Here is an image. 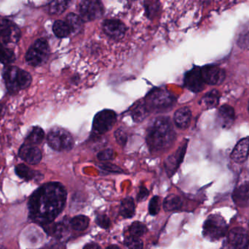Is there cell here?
<instances>
[{
	"instance_id": "obj_11",
	"label": "cell",
	"mask_w": 249,
	"mask_h": 249,
	"mask_svg": "<svg viewBox=\"0 0 249 249\" xmlns=\"http://www.w3.org/2000/svg\"><path fill=\"white\" fill-rule=\"evenodd\" d=\"M231 249H249V230L241 227L231 230L228 235Z\"/></svg>"
},
{
	"instance_id": "obj_38",
	"label": "cell",
	"mask_w": 249,
	"mask_h": 249,
	"mask_svg": "<svg viewBox=\"0 0 249 249\" xmlns=\"http://www.w3.org/2000/svg\"><path fill=\"white\" fill-rule=\"evenodd\" d=\"M95 222H96V225L102 228V229H109L111 226L110 219L105 214H98Z\"/></svg>"
},
{
	"instance_id": "obj_40",
	"label": "cell",
	"mask_w": 249,
	"mask_h": 249,
	"mask_svg": "<svg viewBox=\"0 0 249 249\" xmlns=\"http://www.w3.org/2000/svg\"><path fill=\"white\" fill-rule=\"evenodd\" d=\"M100 168L103 169L104 171H107V172H115V173H122V172H124V171L121 168H120L119 167L112 165L111 163L102 164Z\"/></svg>"
},
{
	"instance_id": "obj_39",
	"label": "cell",
	"mask_w": 249,
	"mask_h": 249,
	"mask_svg": "<svg viewBox=\"0 0 249 249\" xmlns=\"http://www.w3.org/2000/svg\"><path fill=\"white\" fill-rule=\"evenodd\" d=\"M97 157L101 161L111 160L115 157V152L112 149H105L98 153Z\"/></svg>"
},
{
	"instance_id": "obj_7",
	"label": "cell",
	"mask_w": 249,
	"mask_h": 249,
	"mask_svg": "<svg viewBox=\"0 0 249 249\" xmlns=\"http://www.w3.org/2000/svg\"><path fill=\"white\" fill-rule=\"evenodd\" d=\"M49 54L48 41L43 38L38 39L28 50L26 54V62L33 67L41 65L48 60Z\"/></svg>"
},
{
	"instance_id": "obj_31",
	"label": "cell",
	"mask_w": 249,
	"mask_h": 249,
	"mask_svg": "<svg viewBox=\"0 0 249 249\" xmlns=\"http://www.w3.org/2000/svg\"><path fill=\"white\" fill-rule=\"evenodd\" d=\"M16 61V55L11 48L0 46V62L10 64Z\"/></svg>"
},
{
	"instance_id": "obj_4",
	"label": "cell",
	"mask_w": 249,
	"mask_h": 249,
	"mask_svg": "<svg viewBox=\"0 0 249 249\" xmlns=\"http://www.w3.org/2000/svg\"><path fill=\"white\" fill-rule=\"evenodd\" d=\"M3 78L6 87L10 93H16L26 89L32 81L31 75L15 66H7L3 71Z\"/></svg>"
},
{
	"instance_id": "obj_42",
	"label": "cell",
	"mask_w": 249,
	"mask_h": 249,
	"mask_svg": "<svg viewBox=\"0 0 249 249\" xmlns=\"http://www.w3.org/2000/svg\"><path fill=\"white\" fill-rule=\"evenodd\" d=\"M149 191H148L146 187H142L139 188V192L137 194V201L139 202H143L147 198L148 196H149Z\"/></svg>"
},
{
	"instance_id": "obj_36",
	"label": "cell",
	"mask_w": 249,
	"mask_h": 249,
	"mask_svg": "<svg viewBox=\"0 0 249 249\" xmlns=\"http://www.w3.org/2000/svg\"><path fill=\"white\" fill-rule=\"evenodd\" d=\"M124 246L127 249H143V244L140 238L129 236L124 241Z\"/></svg>"
},
{
	"instance_id": "obj_16",
	"label": "cell",
	"mask_w": 249,
	"mask_h": 249,
	"mask_svg": "<svg viewBox=\"0 0 249 249\" xmlns=\"http://www.w3.org/2000/svg\"><path fill=\"white\" fill-rule=\"evenodd\" d=\"M19 156L29 165H37L42 158V152L37 147L26 143L20 147Z\"/></svg>"
},
{
	"instance_id": "obj_2",
	"label": "cell",
	"mask_w": 249,
	"mask_h": 249,
	"mask_svg": "<svg viewBox=\"0 0 249 249\" xmlns=\"http://www.w3.org/2000/svg\"><path fill=\"white\" fill-rule=\"evenodd\" d=\"M176 139L175 131L169 118L159 117L149 126L146 143L151 152H162L169 149Z\"/></svg>"
},
{
	"instance_id": "obj_21",
	"label": "cell",
	"mask_w": 249,
	"mask_h": 249,
	"mask_svg": "<svg viewBox=\"0 0 249 249\" xmlns=\"http://www.w3.org/2000/svg\"><path fill=\"white\" fill-rule=\"evenodd\" d=\"M16 172L18 176L26 181H40L43 175L37 171H33L26 165L20 164L16 167Z\"/></svg>"
},
{
	"instance_id": "obj_1",
	"label": "cell",
	"mask_w": 249,
	"mask_h": 249,
	"mask_svg": "<svg viewBox=\"0 0 249 249\" xmlns=\"http://www.w3.org/2000/svg\"><path fill=\"white\" fill-rule=\"evenodd\" d=\"M67 197V190L60 183L44 184L29 199V218L39 225H50L64 210Z\"/></svg>"
},
{
	"instance_id": "obj_24",
	"label": "cell",
	"mask_w": 249,
	"mask_h": 249,
	"mask_svg": "<svg viewBox=\"0 0 249 249\" xmlns=\"http://www.w3.org/2000/svg\"><path fill=\"white\" fill-rule=\"evenodd\" d=\"M45 137V133L43 130L39 127H35L30 130L26 139V144L35 145L40 144Z\"/></svg>"
},
{
	"instance_id": "obj_29",
	"label": "cell",
	"mask_w": 249,
	"mask_h": 249,
	"mask_svg": "<svg viewBox=\"0 0 249 249\" xmlns=\"http://www.w3.org/2000/svg\"><path fill=\"white\" fill-rule=\"evenodd\" d=\"M90 219L87 216L80 215L70 221V226L75 231H84L89 228Z\"/></svg>"
},
{
	"instance_id": "obj_25",
	"label": "cell",
	"mask_w": 249,
	"mask_h": 249,
	"mask_svg": "<svg viewBox=\"0 0 249 249\" xmlns=\"http://www.w3.org/2000/svg\"><path fill=\"white\" fill-rule=\"evenodd\" d=\"M66 22L70 26L71 33H79L83 29V26H84V22L82 18L75 13H70L67 16Z\"/></svg>"
},
{
	"instance_id": "obj_18",
	"label": "cell",
	"mask_w": 249,
	"mask_h": 249,
	"mask_svg": "<svg viewBox=\"0 0 249 249\" xmlns=\"http://www.w3.org/2000/svg\"><path fill=\"white\" fill-rule=\"evenodd\" d=\"M218 122L221 127L228 129L232 127L235 121V114L234 108L231 105H224L218 111Z\"/></svg>"
},
{
	"instance_id": "obj_27",
	"label": "cell",
	"mask_w": 249,
	"mask_h": 249,
	"mask_svg": "<svg viewBox=\"0 0 249 249\" xmlns=\"http://www.w3.org/2000/svg\"><path fill=\"white\" fill-rule=\"evenodd\" d=\"M220 99V93L217 90H212L208 92L202 98V104L209 109L217 106Z\"/></svg>"
},
{
	"instance_id": "obj_33",
	"label": "cell",
	"mask_w": 249,
	"mask_h": 249,
	"mask_svg": "<svg viewBox=\"0 0 249 249\" xmlns=\"http://www.w3.org/2000/svg\"><path fill=\"white\" fill-rule=\"evenodd\" d=\"M145 8L149 19H154L159 14L160 10V3L158 1H145Z\"/></svg>"
},
{
	"instance_id": "obj_44",
	"label": "cell",
	"mask_w": 249,
	"mask_h": 249,
	"mask_svg": "<svg viewBox=\"0 0 249 249\" xmlns=\"http://www.w3.org/2000/svg\"><path fill=\"white\" fill-rule=\"evenodd\" d=\"M83 249H102L101 247H99L98 244H93V243H91V244H87V245L85 246L84 248Z\"/></svg>"
},
{
	"instance_id": "obj_23",
	"label": "cell",
	"mask_w": 249,
	"mask_h": 249,
	"mask_svg": "<svg viewBox=\"0 0 249 249\" xmlns=\"http://www.w3.org/2000/svg\"><path fill=\"white\" fill-rule=\"evenodd\" d=\"M45 230L49 235H52L57 239L64 238L67 232V226L64 222H58L53 225H45Z\"/></svg>"
},
{
	"instance_id": "obj_17",
	"label": "cell",
	"mask_w": 249,
	"mask_h": 249,
	"mask_svg": "<svg viewBox=\"0 0 249 249\" xmlns=\"http://www.w3.org/2000/svg\"><path fill=\"white\" fill-rule=\"evenodd\" d=\"M249 155V137L241 139L235 147L234 148L231 159L236 163L241 164L245 162Z\"/></svg>"
},
{
	"instance_id": "obj_8",
	"label": "cell",
	"mask_w": 249,
	"mask_h": 249,
	"mask_svg": "<svg viewBox=\"0 0 249 249\" xmlns=\"http://www.w3.org/2000/svg\"><path fill=\"white\" fill-rule=\"evenodd\" d=\"M20 38L18 26L8 19H0V46L11 48Z\"/></svg>"
},
{
	"instance_id": "obj_3",
	"label": "cell",
	"mask_w": 249,
	"mask_h": 249,
	"mask_svg": "<svg viewBox=\"0 0 249 249\" xmlns=\"http://www.w3.org/2000/svg\"><path fill=\"white\" fill-rule=\"evenodd\" d=\"M176 102L177 99L171 92L163 88H158L148 94L144 104L149 112L161 113L172 108Z\"/></svg>"
},
{
	"instance_id": "obj_10",
	"label": "cell",
	"mask_w": 249,
	"mask_h": 249,
	"mask_svg": "<svg viewBox=\"0 0 249 249\" xmlns=\"http://www.w3.org/2000/svg\"><path fill=\"white\" fill-rule=\"evenodd\" d=\"M80 13L83 20L91 21L96 20L103 15V4L96 0H85L80 3Z\"/></svg>"
},
{
	"instance_id": "obj_19",
	"label": "cell",
	"mask_w": 249,
	"mask_h": 249,
	"mask_svg": "<svg viewBox=\"0 0 249 249\" xmlns=\"http://www.w3.org/2000/svg\"><path fill=\"white\" fill-rule=\"evenodd\" d=\"M232 199L235 204L240 207L249 206V181L243 183L235 189Z\"/></svg>"
},
{
	"instance_id": "obj_6",
	"label": "cell",
	"mask_w": 249,
	"mask_h": 249,
	"mask_svg": "<svg viewBox=\"0 0 249 249\" xmlns=\"http://www.w3.org/2000/svg\"><path fill=\"white\" fill-rule=\"evenodd\" d=\"M48 145L57 152L71 150L74 146L71 134L64 129L55 127L52 129L47 136Z\"/></svg>"
},
{
	"instance_id": "obj_46",
	"label": "cell",
	"mask_w": 249,
	"mask_h": 249,
	"mask_svg": "<svg viewBox=\"0 0 249 249\" xmlns=\"http://www.w3.org/2000/svg\"><path fill=\"white\" fill-rule=\"evenodd\" d=\"M0 249H7L5 247H3V246L0 245Z\"/></svg>"
},
{
	"instance_id": "obj_13",
	"label": "cell",
	"mask_w": 249,
	"mask_h": 249,
	"mask_svg": "<svg viewBox=\"0 0 249 249\" xmlns=\"http://www.w3.org/2000/svg\"><path fill=\"white\" fill-rule=\"evenodd\" d=\"M184 86L194 93L202 92L204 89L205 82L202 77L200 67H196L186 73L184 77Z\"/></svg>"
},
{
	"instance_id": "obj_35",
	"label": "cell",
	"mask_w": 249,
	"mask_h": 249,
	"mask_svg": "<svg viewBox=\"0 0 249 249\" xmlns=\"http://www.w3.org/2000/svg\"><path fill=\"white\" fill-rule=\"evenodd\" d=\"M148 113H149V111H148L145 104H140V105L136 106V108L133 109V112H132V116H133V120L135 121L139 122V121H142L146 118Z\"/></svg>"
},
{
	"instance_id": "obj_14",
	"label": "cell",
	"mask_w": 249,
	"mask_h": 249,
	"mask_svg": "<svg viewBox=\"0 0 249 249\" xmlns=\"http://www.w3.org/2000/svg\"><path fill=\"white\" fill-rule=\"evenodd\" d=\"M187 142L180 146L174 153L168 156L165 161V169L168 177H172L179 168L184 160L187 151Z\"/></svg>"
},
{
	"instance_id": "obj_5",
	"label": "cell",
	"mask_w": 249,
	"mask_h": 249,
	"mask_svg": "<svg viewBox=\"0 0 249 249\" xmlns=\"http://www.w3.org/2000/svg\"><path fill=\"white\" fill-rule=\"evenodd\" d=\"M228 228L226 221L220 214H212L203 224V235L209 241H217L227 235Z\"/></svg>"
},
{
	"instance_id": "obj_30",
	"label": "cell",
	"mask_w": 249,
	"mask_h": 249,
	"mask_svg": "<svg viewBox=\"0 0 249 249\" xmlns=\"http://www.w3.org/2000/svg\"><path fill=\"white\" fill-rule=\"evenodd\" d=\"M237 44L244 50H249V21L241 28L238 34Z\"/></svg>"
},
{
	"instance_id": "obj_41",
	"label": "cell",
	"mask_w": 249,
	"mask_h": 249,
	"mask_svg": "<svg viewBox=\"0 0 249 249\" xmlns=\"http://www.w3.org/2000/svg\"><path fill=\"white\" fill-rule=\"evenodd\" d=\"M115 137H116L117 141L121 146H124L127 142V136L125 132L123 129H118L115 132Z\"/></svg>"
},
{
	"instance_id": "obj_45",
	"label": "cell",
	"mask_w": 249,
	"mask_h": 249,
	"mask_svg": "<svg viewBox=\"0 0 249 249\" xmlns=\"http://www.w3.org/2000/svg\"><path fill=\"white\" fill-rule=\"evenodd\" d=\"M107 249H121L119 247L116 245H111L108 247Z\"/></svg>"
},
{
	"instance_id": "obj_43",
	"label": "cell",
	"mask_w": 249,
	"mask_h": 249,
	"mask_svg": "<svg viewBox=\"0 0 249 249\" xmlns=\"http://www.w3.org/2000/svg\"><path fill=\"white\" fill-rule=\"evenodd\" d=\"M64 248H65V247H64V244H61V243H57V244H53V245L44 249H64Z\"/></svg>"
},
{
	"instance_id": "obj_37",
	"label": "cell",
	"mask_w": 249,
	"mask_h": 249,
	"mask_svg": "<svg viewBox=\"0 0 249 249\" xmlns=\"http://www.w3.org/2000/svg\"><path fill=\"white\" fill-rule=\"evenodd\" d=\"M160 210V199L155 196L151 199L149 204V213L152 216H156Z\"/></svg>"
},
{
	"instance_id": "obj_22",
	"label": "cell",
	"mask_w": 249,
	"mask_h": 249,
	"mask_svg": "<svg viewBox=\"0 0 249 249\" xmlns=\"http://www.w3.org/2000/svg\"><path fill=\"white\" fill-rule=\"evenodd\" d=\"M136 212V206L134 200L131 197L124 199L121 203L120 208V213L124 219H130L133 217Z\"/></svg>"
},
{
	"instance_id": "obj_20",
	"label": "cell",
	"mask_w": 249,
	"mask_h": 249,
	"mask_svg": "<svg viewBox=\"0 0 249 249\" xmlns=\"http://www.w3.org/2000/svg\"><path fill=\"white\" fill-rule=\"evenodd\" d=\"M191 118L192 112L187 107L179 108L174 114V123L181 130H185L190 126Z\"/></svg>"
},
{
	"instance_id": "obj_12",
	"label": "cell",
	"mask_w": 249,
	"mask_h": 249,
	"mask_svg": "<svg viewBox=\"0 0 249 249\" xmlns=\"http://www.w3.org/2000/svg\"><path fill=\"white\" fill-rule=\"evenodd\" d=\"M201 70L202 77L205 83L215 86V85H219L223 83L226 77V73L223 69L220 68L216 65L204 66Z\"/></svg>"
},
{
	"instance_id": "obj_32",
	"label": "cell",
	"mask_w": 249,
	"mask_h": 249,
	"mask_svg": "<svg viewBox=\"0 0 249 249\" xmlns=\"http://www.w3.org/2000/svg\"><path fill=\"white\" fill-rule=\"evenodd\" d=\"M130 236L133 238H140L147 232V228L141 222H133L129 228Z\"/></svg>"
},
{
	"instance_id": "obj_26",
	"label": "cell",
	"mask_w": 249,
	"mask_h": 249,
	"mask_svg": "<svg viewBox=\"0 0 249 249\" xmlns=\"http://www.w3.org/2000/svg\"><path fill=\"white\" fill-rule=\"evenodd\" d=\"M181 206H182L181 199L178 196L175 195V194L168 195L164 200L163 209L165 211H175L181 209Z\"/></svg>"
},
{
	"instance_id": "obj_34",
	"label": "cell",
	"mask_w": 249,
	"mask_h": 249,
	"mask_svg": "<svg viewBox=\"0 0 249 249\" xmlns=\"http://www.w3.org/2000/svg\"><path fill=\"white\" fill-rule=\"evenodd\" d=\"M68 1H53L49 5V12L52 15H59L64 13L67 8Z\"/></svg>"
},
{
	"instance_id": "obj_15",
	"label": "cell",
	"mask_w": 249,
	"mask_h": 249,
	"mask_svg": "<svg viewBox=\"0 0 249 249\" xmlns=\"http://www.w3.org/2000/svg\"><path fill=\"white\" fill-rule=\"evenodd\" d=\"M102 29L109 38L115 40L122 39L126 32L125 25L117 19H108L105 20L102 25Z\"/></svg>"
},
{
	"instance_id": "obj_47",
	"label": "cell",
	"mask_w": 249,
	"mask_h": 249,
	"mask_svg": "<svg viewBox=\"0 0 249 249\" xmlns=\"http://www.w3.org/2000/svg\"></svg>"
},
{
	"instance_id": "obj_28",
	"label": "cell",
	"mask_w": 249,
	"mask_h": 249,
	"mask_svg": "<svg viewBox=\"0 0 249 249\" xmlns=\"http://www.w3.org/2000/svg\"><path fill=\"white\" fill-rule=\"evenodd\" d=\"M53 31L56 37L60 38H67L71 33V29L67 22L61 20L55 21L53 26Z\"/></svg>"
},
{
	"instance_id": "obj_9",
	"label": "cell",
	"mask_w": 249,
	"mask_h": 249,
	"mask_svg": "<svg viewBox=\"0 0 249 249\" xmlns=\"http://www.w3.org/2000/svg\"><path fill=\"white\" fill-rule=\"evenodd\" d=\"M117 121L116 113L112 110H104L95 115L93 129L96 133L105 134L115 126Z\"/></svg>"
}]
</instances>
